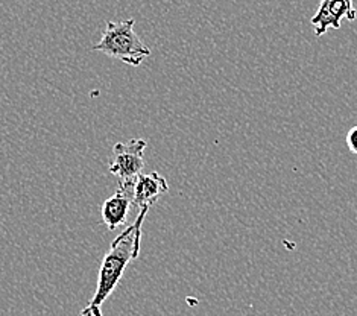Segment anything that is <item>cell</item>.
Wrapping results in <instances>:
<instances>
[{
    "label": "cell",
    "mask_w": 357,
    "mask_h": 316,
    "mask_svg": "<svg viewBox=\"0 0 357 316\" xmlns=\"http://www.w3.org/2000/svg\"><path fill=\"white\" fill-rule=\"evenodd\" d=\"M149 209H142L134 224L119 234L109 251L105 254L100 263L98 287L90 303L84 307L78 316H102V306L105 304L108 296L114 292L117 285L125 274V269L130 262L139 257L142 242V225L146 218Z\"/></svg>",
    "instance_id": "6da1fadb"
},
{
    "label": "cell",
    "mask_w": 357,
    "mask_h": 316,
    "mask_svg": "<svg viewBox=\"0 0 357 316\" xmlns=\"http://www.w3.org/2000/svg\"><path fill=\"white\" fill-rule=\"evenodd\" d=\"M134 24V19L108 22L100 40L91 49L117 59V61L139 67L143 59L151 55V49L135 33Z\"/></svg>",
    "instance_id": "7a4b0ae2"
},
{
    "label": "cell",
    "mask_w": 357,
    "mask_h": 316,
    "mask_svg": "<svg viewBox=\"0 0 357 316\" xmlns=\"http://www.w3.org/2000/svg\"><path fill=\"white\" fill-rule=\"evenodd\" d=\"M148 143L143 139H131L119 142L113 146V158L109 163V174L119 178V181H134L144 167L143 153Z\"/></svg>",
    "instance_id": "3957f363"
},
{
    "label": "cell",
    "mask_w": 357,
    "mask_h": 316,
    "mask_svg": "<svg viewBox=\"0 0 357 316\" xmlns=\"http://www.w3.org/2000/svg\"><path fill=\"white\" fill-rule=\"evenodd\" d=\"M357 13L353 0H319L317 13L312 17L314 36L322 37L328 29H339L344 19L353 22Z\"/></svg>",
    "instance_id": "277c9868"
},
{
    "label": "cell",
    "mask_w": 357,
    "mask_h": 316,
    "mask_svg": "<svg viewBox=\"0 0 357 316\" xmlns=\"http://www.w3.org/2000/svg\"><path fill=\"white\" fill-rule=\"evenodd\" d=\"M135 181H119L116 193L102 204V219L109 232H114L128 218L130 209L134 202V187Z\"/></svg>",
    "instance_id": "5b68a950"
},
{
    "label": "cell",
    "mask_w": 357,
    "mask_h": 316,
    "mask_svg": "<svg viewBox=\"0 0 357 316\" xmlns=\"http://www.w3.org/2000/svg\"><path fill=\"white\" fill-rule=\"evenodd\" d=\"M169 192V184L163 175L158 172L140 174L134 187L132 206L142 209H151L160 200L161 195Z\"/></svg>",
    "instance_id": "8992f818"
},
{
    "label": "cell",
    "mask_w": 357,
    "mask_h": 316,
    "mask_svg": "<svg viewBox=\"0 0 357 316\" xmlns=\"http://www.w3.org/2000/svg\"><path fill=\"white\" fill-rule=\"evenodd\" d=\"M345 142H347V146H348V149H350V152L356 153L357 156V126L351 128V130L348 131Z\"/></svg>",
    "instance_id": "52a82bcc"
}]
</instances>
